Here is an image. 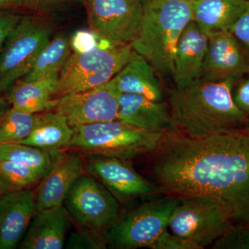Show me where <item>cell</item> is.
I'll list each match as a JSON object with an SVG mask.
<instances>
[{
    "mask_svg": "<svg viewBox=\"0 0 249 249\" xmlns=\"http://www.w3.org/2000/svg\"><path fill=\"white\" fill-rule=\"evenodd\" d=\"M113 79L121 93L141 95L157 102L164 101L160 77L150 62L134 50L128 61Z\"/></svg>",
    "mask_w": 249,
    "mask_h": 249,
    "instance_id": "obj_19",
    "label": "cell"
},
{
    "mask_svg": "<svg viewBox=\"0 0 249 249\" xmlns=\"http://www.w3.org/2000/svg\"><path fill=\"white\" fill-rule=\"evenodd\" d=\"M248 0H196L192 1V21L200 30L211 33L230 32Z\"/></svg>",
    "mask_w": 249,
    "mask_h": 249,
    "instance_id": "obj_20",
    "label": "cell"
},
{
    "mask_svg": "<svg viewBox=\"0 0 249 249\" xmlns=\"http://www.w3.org/2000/svg\"><path fill=\"white\" fill-rule=\"evenodd\" d=\"M58 76L54 73L31 81L18 80L5 96L14 109L37 114L53 106Z\"/></svg>",
    "mask_w": 249,
    "mask_h": 249,
    "instance_id": "obj_21",
    "label": "cell"
},
{
    "mask_svg": "<svg viewBox=\"0 0 249 249\" xmlns=\"http://www.w3.org/2000/svg\"><path fill=\"white\" fill-rule=\"evenodd\" d=\"M71 39L68 35L59 34L41 51L30 71L21 79L31 81L60 73L71 54Z\"/></svg>",
    "mask_w": 249,
    "mask_h": 249,
    "instance_id": "obj_24",
    "label": "cell"
},
{
    "mask_svg": "<svg viewBox=\"0 0 249 249\" xmlns=\"http://www.w3.org/2000/svg\"><path fill=\"white\" fill-rule=\"evenodd\" d=\"M68 227V211L63 205L36 213L19 243L22 249H62Z\"/></svg>",
    "mask_w": 249,
    "mask_h": 249,
    "instance_id": "obj_18",
    "label": "cell"
},
{
    "mask_svg": "<svg viewBox=\"0 0 249 249\" xmlns=\"http://www.w3.org/2000/svg\"><path fill=\"white\" fill-rule=\"evenodd\" d=\"M142 1H144V0H142Z\"/></svg>",
    "mask_w": 249,
    "mask_h": 249,
    "instance_id": "obj_37",
    "label": "cell"
},
{
    "mask_svg": "<svg viewBox=\"0 0 249 249\" xmlns=\"http://www.w3.org/2000/svg\"><path fill=\"white\" fill-rule=\"evenodd\" d=\"M148 155L152 182L163 193L214 201L234 226H249V134L245 131L200 139L169 132Z\"/></svg>",
    "mask_w": 249,
    "mask_h": 249,
    "instance_id": "obj_1",
    "label": "cell"
},
{
    "mask_svg": "<svg viewBox=\"0 0 249 249\" xmlns=\"http://www.w3.org/2000/svg\"><path fill=\"white\" fill-rule=\"evenodd\" d=\"M117 119L145 130L175 132L168 103L141 95L121 93Z\"/></svg>",
    "mask_w": 249,
    "mask_h": 249,
    "instance_id": "obj_17",
    "label": "cell"
},
{
    "mask_svg": "<svg viewBox=\"0 0 249 249\" xmlns=\"http://www.w3.org/2000/svg\"><path fill=\"white\" fill-rule=\"evenodd\" d=\"M42 177L36 170L11 160H0V189H25L40 182ZM8 191V192H9Z\"/></svg>",
    "mask_w": 249,
    "mask_h": 249,
    "instance_id": "obj_26",
    "label": "cell"
},
{
    "mask_svg": "<svg viewBox=\"0 0 249 249\" xmlns=\"http://www.w3.org/2000/svg\"><path fill=\"white\" fill-rule=\"evenodd\" d=\"M233 83L199 79L183 88L174 87L168 103L175 132L200 139L243 129L248 120L232 99Z\"/></svg>",
    "mask_w": 249,
    "mask_h": 249,
    "instance_id": "obj_2",
    "label": "cell"
},
{
    "mask_svg": "<svg viewBox=\"0 0 249 249\" xmlns=\"http://www.w3.org/2000/svg\"><path fill=\"white\" fill-rule=\"evenodd\" d=\"M60 150H48L18 142L0 144V160L29 167L45 178L62 157Z\"/></svg>",
    "mask_w": 249,
    "mask_h": 249,
    "instance_id": "obj_23",
    "label": "cell"
},
{
    "mask_svg": "<svg viewBox=\"0 0 249 249\" xmlns=\"http://www.w3.org/2000/svg\"><path fill=\"white\" fill-rule=\"evenodd\" d=\"M85 169L101 181L120 203L163 193L155 183L134 169L129 160L92 157L85 163Z\"/></svg>",
    "mask_w": 249,
    "mask_h": 249,
    "instance_id": "obj_12",
    "label": "cell"
},
{
    "mask_svg": "<svg viewBox=\"0 0 249 249\" xmlns=\"http://www.w3.org/2000/svg\"><path fill=\"white\" fill-rule=\"evenodd\" d=\"M24 8L19 0H0V11H14Z\"/></svg>",
    "mask_w": 249,
    "mask_h": 249,
    "instance_id": "obj_33",
    "label": "cell"
},
{
    "mask_svg": "<svg viewBox=\"0 0 249 249\" xmlns=\"http://www.w3.org/2000/svg\"><path fill=\"white\" fill-rule=\"evenodd\" d=\"M120 91L114 79L93 89L69 93L57 100L55 111L66 119L72 128L116 120Z\"/></svg>",
    "mask_w": 249,
    "mask_h": 249,
    "instance_id": "obj_11",
    "label": "cell"
},
{
    "mask_svg": "<svg viewBox=\"0 0 249 249\" xmlns=\"http://www.w3.org/2000/svg\"><path fill=\"white\" fill-rule=\"evenodd\" d=\"M24 8L38 12H51L60 9L69 0H19Z\"/></svg>",
    "mask_w": 249,
    "mask_h": 249,
    "instance_id": "obj_32",
    "label": "cell"
},
{
    "mask_svg": "<svg viewBox=\"0 0 249 249\" xmlns=\"http://www.w3.org/2000/svg\"><path fill=\"white\" fill-rule=\"evenodd\" d=\"M213 249H249V226H235L211 245Z\"/></svg>",
    "mask_w": 249,
    "mask_h": 249,
    "instance_id": "obj_27",
    "label": "cell"
},
{
    "mask_svg": "<svg viewBox=\"0 0 249 249\" xmlns=\"http://www.w3.org/2000/svg\"><path fill=\"white\" fill-rule=\"evenodd\" d=\"M208 47V36L191 21L178 40L173 78L175 87L183 88L200 79Z\"/></svg>",
    "mask_w": 249,
    "mask_h": 249,
    "instance_id": "obj_16",
    "label": "cell"
},
{
    "mask_svg": "<svg viewBox=\"0 0 249 249\" xmlns=\"http://www.w3.org/2000/svg\"><path fill=\"white\" fill-rule=\"evenodd\" d=\"M106 240H101L86 231L75 232L70 235L67 241V249H98L105 248Z\"/></svg>",
    "mask_w": 249,
    "mask_h": 249,
    "instance_id": "obj_29",
    "label": "cell"
},
{
    "mask_svg": "<svg viewBox=\"0 0 249 249\" xmlns=\"http://www.w3.org/2000/svg\"><path fill=\"white\" fill-rule=\"evenodd\" d=\"M142 199L107 228V243L120 249H193L169 230L178 197L160 193Z\"/></svg>",
    "mask_w": 249,
    "mask_h": 249,
    "instance_id": "obj_3",
    "label": "cell"
},
{
    "mask_svg": "<svg viewBox=\"0 0 249 249\" xmlns=\"http://www.w3.org/2000/svg\"><path fill=\"white\" fill-rule=\"evenodd\" d=\"M188 1H196V0H188Z\"/></svg>",
    "mask_w": 249,
    "mask_h": 249,
    "instance_id": "obj_36",
    "label": "cell"
},
{
    "mask_svg": "<svg viewBox=\"0 0 249 249\" xmlns=\"http://www.w3.org/2000/svg\"><path fill=\"white\" fill-rule=\"evenodd\" d=\"M36 213V195L22 189L0 197V249H16Z\"/></svg>",
    "mask_w": 249,
    "mask_h": 249,
    "instance_id": "obj_14",
    "label": "cell"
},
{
    "mask_svg": "<svg viewBox=\"0 0 249 249\" xmlns=\"http://www.w3.org/2000/svg\"><path fill=\"white\" fill-rule=\"evenodd\" d=\"M132 50L131 45H109L73 52L59 73L54 97L58 99L110 81L128 61Z\"/></svg>",
    "mask_w": 249,
    "mask_h": 249,
    "instance_id": "obj_6",
    "label": "cell"
},
{
    "mask_svg": "<svg viewBox=\"0 0 249 249\" xmlns=\"http://www.w3.org/2000/svg\"><path fill=\"white\" fill-rule=\"evenodd\" d=\"M232 97L235 106L249 121V72L233 83Z\"/></svg>",
    "mask_w": 249,
    "mask_h": 249,
    "instance_id": "obj_28",
    "label": "cell"
},
{
    "mask_svg": "<svg viewBox=\"0 0 249 249\" xmlns=\"http://www.w3.org/2000/svg\"><path fill=\"white\" fill-rule=\"evenodd\" d=\"M55 23L39 16H22L0 49V91L7 92L30 71L51 40Z\"/></svg>",
    "mask_w": 249,
    "mask_h": 249,
    "instance_id": "obj_7",
    "label": "cell"
},
{
    "mask_svg": "<svg viewBox=\"0 0 249 249\" xmlns=\"http://www.w3.org/2000/svg\"><path fill=\"white\" fill-rule=\"evenodd\" d=\"M200 79L235 83L249 72V58L231 32L211 33Z\"/></svg>",
    "mask_w": 249,
    "mask_h": 249,
    "instance_id": "obj_13",
    "label": "cell"
},
{
    "mask_svg": "<svg viewBox=\"0 0 249 249\" xmlns=\"http://www.w3.org/2000/svg\"><path fill=\"white\" fill-rule=\"evenodd\" d=\"M142 4V29L131 45L150 62L160 78H173L178 40L192 20V1L144 0Z\"/></svg>",
    "mask_w": 249,
    "mask_h": 249,
    "instance_id": "obj_4",
    "label": "cell"
},
{
    "mask_svg": "<svg viewBox=\"0 0 249 249\" xmlns=\"http://www.w3.org/2000/svg\"><path fill=\"white\" fill-rule=\"evenodd\" d=\"M74 129L59 113L36 114L35 124L30 134L18 143L25 144L48 150L67 147Z\"/></svg>",
    "mask_w": 249,
    "mask_h": 249,
    "instance_id": "obj_22",
    "label": "cell"
},
{
    "mask_svg": "<svg viewBox=\"0 0 249 249\" xmlns=\"http://www.w3.org/2000/svg\"><path fill=\"white\" fill-rule=\"evenodd\" d=\"M67 147L91 157L131 160L156 151L169 132L138 128L119 119L73 128Z\"/></svg>",
    "mask_w": 249,
    "mask_h": 249,
    "instance_id": "obj_5",
    "label": "cell"
},
{
    "mask_svg": "<svg viewBox=\"0 0 249 249\" xmlns=\"http://www.w3.org/2000/svg\"><path fill=\"white\" fill-rule=\"evenodd\" d=\"M67 211L83 227H109L120 214V202L97 178L83 174L65 200Z\"/></svg>",
    "mask_w": 249,
    "mask_h": 249,
    "instance_id": "obj_10",
    "label": "cell"
},
{
    "mask_svg": "<svg viewBox=\"0 0 249 249\" xmlns=\"http://www.w3.org/2000/svg\"><path fill=\"white\" fill-rule=\"evenodd\" d=\"M90 31L108 45H132L143 17L142 0H86Z\"/></svg>",
    "mask_w": 249,
    "mask_h": 249,
    "instance_id": "obj_9",
    "label": "cell"
},
{
    "mask_svg": "<svg viewBox=\"0 0 249 249\" xmlns=\"http://www.w3.org/2000/svg\"><path fill=\"white\" fill-rule=\"evenodd\" d=\"M242 130L245 131L246 133L249 134V121H247V124H246L245 127Z\"/></svg>",
    "mask_w": 249,
    "mask_h": 249,
    "instance_id": "obj_35",
    "label": "cell"
},
{
    "mask_svg": "<svg viewBox=\"0 0 249 249\" xmlns=\"http://www.w3.org/2000/svg\"><path fill=\"white\" fill-rule=\"evenodd\" d=\"M235 227L217 203L201 197H178L169 222V230L193 249H203Z\"/></svg>",
    "mask_w": 249,
    "mask_h": 249,
    "instance_id": "obj_8",
    "label": "cell"
},
{
    "mask_svg": "<svg viewBox=\"0 0 249 249\" xmlns=\"http://www.w3.org/2000/svg\"><path fill=\"white\" fill-rule=\"evenodd\" d=\"M22 17L14 11H0V49Z\"/></svg>",
    "mask_w": 249,
    "mask_h": 249,
    "instance_id": "obj_31",
    "label": "cell"
},
{
    "mask_svg": "<svg viewBox=\"0 0 249 249\" xmlns=\"http://www.w3.org/2000/svg\"><path fill=\"white\" fill-rule=\"evenodd\" d=\"M1 93L0 91V117L11 107L6 96H3Z\"/></svg>",
    "mask_w": 249,
    "mask_h": 249,
    "instance_id": "obj_34",
    "label": "cell"
},
{
    "mask_svg": "<svg viewBox=\"0 0 249 249\" xmlns=\"http://www.w3.org/2000/svg\"><path fill=\"white\" fill-rule=\"evenodd\" d=\"M85 171V164L79 156L62 155L53 169L40 181L36 195V212L62 206L71 187Z\"/></svg>",
    "mask_w": 249,
    "mask_h": 249,
    "instance_id": "obj_15",
    "label": "cell"
},
{
    "mask_svg": "<svg viewBox=\"0 0 249 249\" xmlns=\"http://www.w3.org/2000/svg\"><path fill=\"white\" fill-rule=\"evenodd\" d=\"M230 32L238 41L249 58V0Z\"/></svg>",
    "mask_w": 249,
    "mask_h": 249,
    "instance_id": "obj_30",
    "label": "cell"
},
{
    "mask_svg": "<svg viewBox=\"0 0 249 249\" xmlns=\"http://www.w3.org/2000/svg\"><path fill=\"white\" fill-rule=\"evenodd\" d=\"M36 114L11 107L0 117V144L19 142L30 134Z\"/></svg>",
    "mask_w": 249,
    "mask_h": 249,
    "instance_id": "obj_25",
    "label": "cell"
}]
</instances>
